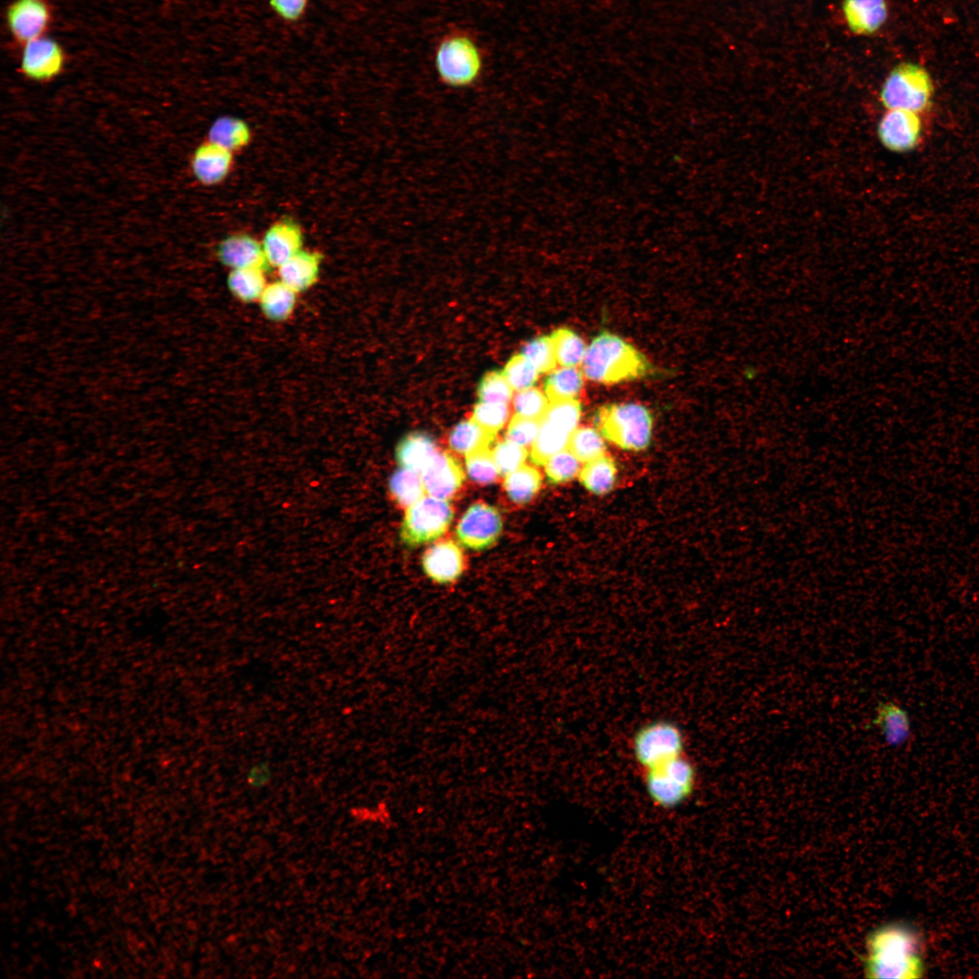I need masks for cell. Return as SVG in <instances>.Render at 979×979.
<instances>
[{
	"label": "cell",
	"instance_id": "10",
	"mask_svg": "<svg viewBox=\"0 0 979 979\" xmlns=\"http://www.w3.org/2000/svg\"><path fill=\"white\" fill-rule=\"evenodd\" d=\"M920 113L902 110H887L877 124V137L882 145L897 153L915 150L923 138Z\"/></svg>",
	"mask_w": 979,
	"mask_h": 979
},
{
	"label": "cell",
	"instance_id": "31",
	"mask_svg": "<svg viewBox=\"0 0 979 979\" xmlns=\"http://www.w3.org/2000/svg\"><path fill=\"white\" fill-rule=\"evenodd\" d=\"M557 363L561 366L581 365L587 346L573 330L567 327L556 329L550 334Z\"/></svg>",
	"mask_w": 979,
	"mask_h": 979
},
{
	"label": "cell",
	"instance_id": "21",
	"mask_svg": "<svg viewBox=\"0 0 979 979\" xmlns=\"http://www.w3.org/2000/svg\"><path fill=\"white\" fill-rule=\"evenodd\" d=\"M437 452L436 442L431 435L414 431L400 440L395 459L402 468L421 473Z\"/></svg>",
	"mask_w": 979,
	"mask_h": 979
},
{
	"label": "cell",
	"instance_id": "2",
	"mask_svg": "<svg viewBox=\"0 0 979 979\" xmlns=\"http://www.w3.org/2000/svg\"><path fill=\"white\" fill-rule=\"evenodd\" d=\"M646 357L632 344L609 332L596 335L586 348L581 371L585 377L601 383H616L649 374Z\"/></svg>",
	"mask_w": 979,
	"mask_h": 979
},
{
	"label": "cell",
	"instance_id": "33",
	"mask_svg": "<svg viewBox=\"0 0 979 979\" xmlns=\"http://www.w3.org/2000/svg\"><path fill=\"white\" fill-rule=\"evenodd\" d=\"M466 456L469 477L478 484L490 485L498 480L499 471L489 448L479 450Z\"/></svg>",
	"mask_w": 979,
	"mask_h": 979
},
{
	"label": "cell",
	"instance_id": "9",
	"mask_svg": "<svg viewBox=\"0 0 979 979\" xmlns=\"http://www.w3.org/2000/svg\"><path fill=\"white\" fill-rule=\"evenodd\" d=\"M502 528V518L497 508L485 502H475L460 518L456 535L465 548L483 550L498 540Z\"/></svg>",
	"mask_w": 979,
	"mask_h": 979
},
{
	"label": "cell",
	"instance_id": "11",
	"mask_svg": "<svg viewBox=\"0 0 979 979\" xmlns=\"http://www.w3.org/2000/svg\"><path fill=\"white\" fill-rule=\"evenodd\" d=\"M64 63L65 55L62 46L50 37L43 35L23 45L20 69L30 80H52L62 72Z\"/></svg>",
	"mask_w": 979,
	"mask_h": 979
},
{
	"label": "cell",
	"instance_id": "20",
	"mask_svg": "<svg viewBox=\"0 0 979 979\" xmlns=\"http://www.w3.org/2000/svg\"><path fill=\"white\" fill-rule=\"evenodd\" d=\"M872 723L879 729L886 743L890 747L902 746L911 734L908 712L891 701L877 704Z\"/></svg>",
	"mask_w": 979,
	"mask_h": 979
},
{
	"label": "cell",
	"instance_id": "38",
	"mask_svg": "<svg viewBox=\"0 0 979 979\" xmlns=\"http://www.w3.org/2000/svg\"><path fill=\"white\" fill-rule=\"evenodd\" d=\"M503 373L513 390L521 391L532 387L540 373L520 354L508 361Z\"/></svg>",
	"mask_w": 979,
	"mask_h": 979
},
{
	"label": "cell",
	"instance_id": "28",
	"mask_svg": "<svg viewBox=\"0 0 979 979\" xmlns=\"http://www.w3.org/2000/svg\"><path fill=\"white\" fill-rule=\"evenodd\" d=\"M541 483V474L536 468L522 465L506 475L504 489L510 500L518 504H525L538 494Z\"/></svg>",
	"mask_w": 979,
	"mask_h": 979
},
{
	"label": "cell",
	"instance_id": "36",
	"mask_svg": "<svg viewBox=\"0 0 979 979\" xmlns=\"http://www.w3.org/2000/svg\"><path fill=\"white\" fill-rule=\"evenodd\" d=\"M521 354L528 360L539 373H548L555 369L557 360L550 335H541L528 342L521 349Z\"/></svg>",
	"mask_w": 979,
	"mask_h": 979
},
{
	"label": "cell",
	"instance_id": "18",
	"mask_svg": "<svg viewBox=\"0 0 979 979\" xmlns=\"http://www.w3.org/2000/svg\"><path fill=\"white\" fill-rule=\"evenodd\" d=\"M842 13L849 30L855 34L869 35L886 22V0H844Z\"/></svg>",
	"mask_w": 979,
	"mask_h": 979
},
{
	"label": "cell",
	"instance_id": "16",
	"mask_svg": "<svg viewBox=\"0 0 979 979\" xmlns=\"http://www.w3.org/2000/svg\"><path fill=\"white\" fill-rule=\"evenodd\" d=\"M261 244L268 266L277 268L302 249L303 234L295 222L282 220L267 228Z\"/></svg>",
	"mask_w": 979,
	"mask_h": 979
},
{
	"label": "cell",
	"instance_id": "14",
	"mask_svg": "<svg viewBox=\"0 0 979 979\" xmlns=\"http://www.w3.org/2000/svg\"><path fill=\"white\" fill-rule=\"evenodd\" d=\"M464 567L462 551L452 540L436 543L422 557L423 572L429 578L439 584H449L458 579Z\"/></svg>",
	"mask_w": 979,
	"mask_h": 979
},
{
	"label": "cell",
	"instance_id": "32",
	"mask_svg": "<svg viewBox=\"0 0 979 979\" xmlns=\"http://www.w3.org/2000/svg\"><path fill=\"white\" fill-rule=\"evenodd\" d=\"M599 431L591 427L577 428L569 436L567 450L579 461L587 462L605 454L606 445Z\"/></svg>",
	"mask_w": 979,
	"mask_h": 979
},
{
	"label": "cell",
	"instance_id": "23",
	"mask_svg": "<svg viewBox=\"0 0 979 979\" xmlns=\"http://www.w3.org/2000/svg\"><path fill=\"white\" fill-rule=\"evenodd\" d=\"M496 439V433L480 426L473 419L463 420L457 423L449 434V445L460 454L490 448Z\"/></svg>",
	"mask_w": 979,
	"mask_h": 979
},
{
	"label": "cell",
	"instance_id": "7",
	"mask_svg": "<svg viewBox=\"0 0 979 979\" xmlns=\"http://www.w3.org/2000/svg\"><path fill=\"white\" fill-rule=\"evenodd\" d=\"M645 771L647 793L663 808L680 805L693 790L695 771L683 755Z\"/></svg>",
	"mask_w": 979,
	"mask_h": 979
},
{
	"label": "cell",
	"instance_id": "17",
	"mask_svg": "<svg viewBox=\"0 0 979 979\" xmlns=\"http://www.w3.org/2000/svg\"><path fill=\"white\" fill-rule=\"evenodd\" d=\"M232 163L233 152L206 141L194 150L190 169L197 181L212 186L226 179Z\"/></svg>",
	"mask_w": 979,
	"mask_h": 979
},
{
	"label": "cell",
	"instance_id": "26",
	"mask_svg": "<svg viewBox=\"0 0 979 979\" xmlns=\"http://www.w3.org/2000/svg\"><path fill=\"white\" fill-rule=\"evenodd\" d=\"M570 433L542 419L537 438L531 445L530 459L536 465H545L556 453L567 448Z\"/></svg>",
	"mask_w": 979,
	"mask_h": 979
},
{
	"label": "cell",
	"instance_id": "30",
	"mask_svg": "<svg viewBox=\"0 0 979 979\" xmlns=\"http://www.w3.org/2000/svg\"><path fill=\"white\" fill-rule=\"evenodd\" d=\"M388 488L392 499L404 508L420 500L425 492L421 473L403 468L392 474Z\"/></svg>",
	"mask_w": 979,
	"mask_h": 979
},
{
	"label": "cell",
	"instance_id": "15",
	"mask_svg": "<svg viewBox=\"0 0 979 979\" xmlns=\"http://www.w3.org/2000/svg\"><path fill=\"white\" fill-rule=\"evenodd\" d=\"M219 263L231 269L260 267L267 271L268 266L261 241L247 234H235L220 241L216 249Z\"/></svg>",
	"mask_w": 979,
	"mask_h": 979
},
{
	"label": "cell",
	"instance_id": "19",
	"mask_svg": "<svg viewBox=\"0 0 979 979\" xmlns=\"http://www.w3.org/2000/svg\"><path fill=\"white\" fill-rule=\"evenodd\" d=\"M322 258L317 252L301 249L278 267V279L296 293L310 289L318 280Z\"/></svg>",
	"mask_w": 979,
	"mask_h": 979
},
{
	"label": "cell",
	"instance_id": "24",
	"mask_svg": "<svg viewBox=\"0 0 979 979\" xmlns=\"http://www.w3.org/2000/svg\"><path fill=\"white\" fill-rule=\"evenodd\" d=\"M266 272L260 267L231 269L227 277L228 289L243 303H257L267 285Z\"/></svg>",
	"mask_w": 979,
	"mask_h": 979
},
{
	"label": "cell",
	"instance_id": "40",
	"mask_svg": "<svg viewBox=\"0 0 979 979\" xmlns=\"http://www.w3.org/2000/svg\"><path fill=\"white\" fill-rule=\"evenodd\" d=\"M509 415L508 403L479 402L474 406L471 419L487 431L497 434L506 424Z\"/></svg>",
	"mask_w": 979,
	"mask_h": 979
},
{
	"label": "cell",
	"instance_id": "3",
	"mask_svg": "<svg viewBox=\"0 0 979 979\" xmlns=\"http://www.w3.org/2000/svg\"><path fill=\"white\" fill-rule=\"evenodd\" d=\"M594 420L603 437L623 450L642 451L651 441L653 418L644 405L606 404L596 411Z\"/></svg>",
	"mask_w": 979,
	"mask_h": 979
},
{
	"label": "cell",
	"instance_id": "34",
	"mask_svg": "<svg viewBox=\"0 0 979 979\" xmlns=\"http://www.w3.org/2000/svg\"><path fill=\"white\" fill-rule=\"evenodd\" d=\"M581 416V404L577 399L549 402L543 419L572 433Z\"/></svg>",
	"mask_w": 979,
	"mask_h": 979
},
{
	"label": "cell",
	"instance_id": "42",
	"mask_svg": "<svg viewBox=\"0 0 979 979\" xmlns=\"http://www.w3.org/2000/svg\"><path fill=\"white\" fill-rule=\"evenodd\" d=\"M540 424L541 420L515 414L508 425L506 440L524 447L532 445L539 431Z\"/></svg>",
	"mask_w": 979,
	"mask_h": 979
},
{
	"label": "cell",
	"instance_id": "27",
	"mask_svg": "<svg viewBox=\"0 0 979 979\" xmlns=\"http://www.w3.org/2000/svg\"><path fill=\"white\" fill-rule=\"evenodd\" d=\"M616 479V463L611 457L605 454L586 462L579 472L582 485L596 495L609 492L615 485Z\"/></svg>",
	"mask_w": 979,
	"mask_h": 979
},
{
	"label": "cell",
	"instance_id": "1",
	"mask_svg": "<svg viewBox=\"0 0 979 979\" xmlns=\"http://www.w3.org/2000/svg\"><path fill=\"white\" fill-rule=\"evenodd\" d=\"M865 972L870 978L921 977L920 934L905 923H890L874 930L867 942Z\"/></svg>",
	"mask_w": 979,
	"mask_h": 979
},
{
	"label": "cell",
	"instance_id": "22",
	"mask_svg": "<svg viewBox=\"0 0 979 979\" xmlns=\"http://www.w3.org/2000/svg\"><path fill=\"white\" fill-rule=\"evenodd\" d=\"M297 296L293 288L282 280L267 283L257 304L262 315L269 321L282 323L288 320L296 309Z\"/></svg>",
	"mask_w": 979,
	"mask_h": 979
},
{
	"label": "cell",
	"instance_id": "5",
	"mask_svg": "<svg viewBox=\"0 0 979 979\" xmlns=\"http://www.w3.org/2000/svg\"><path fill=\"white\" fill-rule=\"evenodd\" d=\"M440 80L453 88L473 84L480 77L483 61L471 36L456 32L446 35L437 46L434 59Z\"/></svg>",
	"mask_w": 979,
	"mask_h": 979
},
{
	"label": "cell",
	"instance_id": "25",
	"mask_svg": "<svg viewBox=\"0 0 979 979\" xmlns=\"http://www.w3.org/2000/svg\"><path fill=\"white\" fill-rule=\"evenodd\" d=\"M250 137L249 127L244 121L233 116H222L211 124L207 141L234 152L247 146Z\"/></svg>",
	"mask_w": 979,
	"mask_h": 979
},
{
	"label": "cell",
	"instance_id": "8",
	"mask_svg": "<svg viewBox=\"0 0 979 979\" xmlns=\"http://www.w3.org/2000/svg\"><path fill=\"white\" fill-rule=\"evenodd\" d=\"M683 737L679 728L666 721L641 727L633 740L638 763L648 770L683 755Z\"/></svg>",
	"mask_w": 979,
	"mask_h": 979
},
{
	"label": "cell",
	"instance_id": "13",
	"mask_svg": "<svg viewBox=\"0 0 979 979\" xmlns=\"http://www.w3.org/2000/svg\"><path fill=\"white\" fill-rule=\"evenodd\" d=\"M421 475L429 496L445 500L453 498L465 480L462 466L446 451H438Z\"/></svg>",
	"mask_w": 979,
	"mask_h": 979
},
{
	"label": "cell",
	"instance_id": "35",
	"mask_svg": "<svg viewBox=\"0 0 979 979\" xmlns=\"http://www.w3.org/2000/svg\"><path fill=\"white\" fill-rule=\"evenodd\" d=\"M513 389L503 372L495 370L484 374L478 386L479 402L509 403Z\"/></svg>",
	"mask_w": 979,
	"mask_h": 979
},
{
	"label": "cell",
	"instance_id": "4",
	"mask_svg": "<svg viewBox=\"0 0 979 979\" xmlns=\"http://www.w3.org/2000/svg\"><path fill=\"white\" fill-rule=\"evenodd\" d=\"M935 86L928 71L920 64L904 62L896 65L880 90V102L887 110L902 109L922 113L933 103Z\"/></svg>",
	"mask_w": 979,
	"mask_h": 979
},
{
	"label": "cell",
	"instance_id": "12",
	"mask_svg": "<svg viewBox=\"0 0 979 979\" xmlns=\"http://www.w3.org/2000/svg\"><path fill=\"white\" fill-rule=\"evenodd\" d=\"M50 18V8L44 0H14L6 12L8 29L23 44L44 35Z\"/></svg>",
	"mask_w": 979,
	"mask_h": 979
},
{
	"label": "cell",
	"instance_id": "29",
	"mask_svg": "<svg viewBox=\"0 0 979 979\" xmlns=\"http://www.w3.org/2000/svg\"><path fill=\"white\" fill-rule=\"evenodd\" d=\"M583 373L575 366L553 369L545 381V393L549 402L576 399L583 386Z\"/></svg>",
	"mask_w": 979,
	"mask_h": 979
},
{
	"label": "cell",
	"instance_id": "41",
	"mask_svg": "<svg viewBox=\"0 0 979 979\" xmlns=\"http://www.w3.org/2000/svg\"><path fill=\"white\" fill-rule=\"evenodd\" d=\"M548 403L547 396L534 387L518 391L513 399L516 414L537 420L543 419Z\"/></svg>",
	"mask_w": 979,
	"mask_h": 979
},
{
	"label": "cell",
	"instance_id": "37",
	"mask_svg": "<svg viewBox=\"0 0 979 979\" xmlns=\"http://www.w3.org/2000/svg\"><path fill=\"white\" fill-rule=\"evenodd\" d=\"M544 466L547 478L552 484L567 482L580 472L579 460L567 449L553 455Z\"/></svg>",
	"mask_w": 979,
	"mask_h": 979
},
{
	"label": "cell",
	"instance_id": "6",
	"mask_svg": "<svg viewBox=\"0 0 979 979\" xmlns=\"http://www.w3.org/2000/svg\"><path fill=\"white\" fill-rule=\"evenodd\" d=\"M453 516L447 500L423 497L407 509L400 528L401 540L410 548L431 542L446 532Z\"/></svg>",
	"mask_w": 979,
	"mask_h": 979
},
{
	"label": "cell",
	"instance_id": "43",
	"mask_svg": "<svg viewBox=\"0 0 979 979\" xmlns=\"http://www.w3.org/2000/svg\"><path fill=\"white\" fill-rule=\"evenodd\" d=\"M308 0H268L272 11L286 22L298 21L305 13Z\"/></svg>",
	"mask_w": 979,
	"mask_h": 979
},
{
	"label": "cell",
	"instance_id": "39",
	"mask_svg": "<svg viewBox=\"0 0 979 979\" xmlns=\"http://www.w3.org/2000/svg\"><path fill=\"white\" fill-rule=\"evenodd\" d=\"M491 452L499 474L505 476L524 465L528 455L526 447L509 440L497 442Z\"/></svg>",
	"mask_w": 979,
	"mask_h": 979
}]
</instances>
